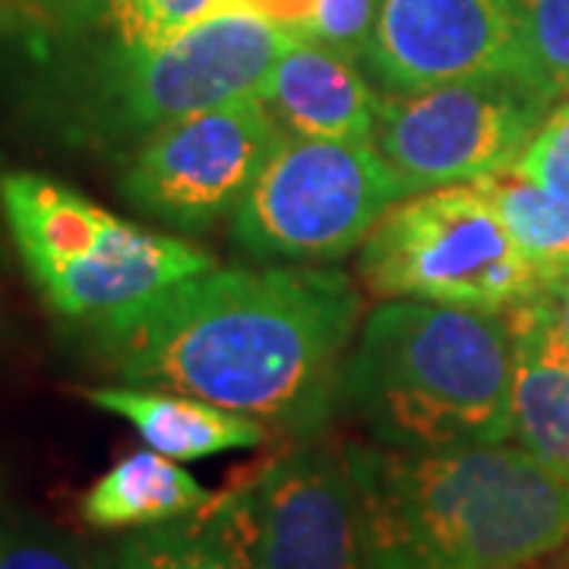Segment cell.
<instances>
[{
	"label": "cell",
	"instance_id": "ac0fdd59",
	"mask_svg": "<svg viewBox=\"0 0 569 569\" xmlns=\"http://www.w3.org/2000/svg\"><path fill=\"white\" fill-rule=\"evenodd\" d=\"M96 569H247L206 503L164 526L130 531Z\"/></svg>",
	"mask_w": 569,
	"mask_h": 569
},
{
	"label": "cell",
	"instance_id": "3957f363",
	"mask_svg": "<svg viewBox=\"0 0 569 569\" xmlns=\"http://www.w3.org/2000/svg\"><path fill=\"white\" fill-rule=\"evenodd\" d=\"M516 342L503 313L389 301L348 348L336 406L377 443L456 449L512 437Z\"/></svg>",
	"mask_w": 569,
	"mask_h": 569
},
{
	"label": "cell",
	"instance_id": "44dd1931",
	"mask_svg": "<svg viewBox=\"0 0 569 569\" xmlns=\"http://www.w3.org/2000/svg\"><path fill=\"white\" fill-rule=\"evenodd\" d=\"M377 10H380V0H320V13H317L310 41L358 61L373 32Z\"/></svg>",
	"mask_w": 569,
	"mask_h": 569
},
{
	"label": "cell",
	"instance_id": "5b68a950",
	"mask_svg": "<svg viewBox=\"0 0 569 569\" xmlns=\"http://www.w3.org/2000/svg\"><path fill=\"white\" fill-rule=\"evenodd\" d=\"M0 209L29 282L77 326L111 320L216 260L181 238L123 222L70 183L39 171L0 174Z\"/></svg>",
	"mask_w": 569,
	"mask_h": 569
},
{
	"label": "cell",
	"instance_id": "5bb4252c",
	"mask_svg": "<svg viewBox=\"0 0 569 569\" xmlns=\"http://www.w3.org/2000/svg\"><path fill=\"white\" fill-rule=\"evenodd\" d=\"M503 317L516 342L512 437L569 481V346L550 320L541 291Z\"/></svg>",
	"mask_w": 569,
	"mask_h": 569
},
{
	"label": "cell",
	"instance_id": "ffe728a7",
	"mask_svg": "<svg viewBox=\"0 0 569 569\" xmlns=\"http://www.w3.org/2000/svg\"><path fill=\"white\" fill-rule=\"evenodd\" d=\"M516 171L553 197L569 200V102L557 104L531 133L529 146L516 159Z\"/></svg>",
	"mask_w": 569,
	"mask_h": 569
},
{
	"label": "cell",
	"instance_id": "2e32d148",
	"mask_svg": "<svg viewBox=\"0 0 569 569\" xmlns=\"http://www.w3.org/2000/svg\"><path fill=\"white\" fill-rule=\"evenodd\" d=\"M209 490L174 459L156 449L123 456L82 493L80 516L102 531H137L193 516L212 500Z\"/></svg>",
	"mask_w": 569,
	"mask_h": 569
},
{
	"label": "cell",
	"instance_id": "7a4b0ae2",
	"mask_svg": "<svg viewBox=\"0 0 569 569\" xmlns=\"http://www.w3.org/2000/svg\"><path fill=\"white\" fill-rule=\"evenodd\" d=\"M346 449L370 569H526L569 545V481L522 447Z\"/></svg>",
	"mask_w": 569,
	"mask_h": 569
},
{
	"label": "cell",
	"instance_id": "4fadbf2b",
	"mask_svg": "<svg viewBox=\"0 0 569 569\" xmlns=\"http://www.w3.org/2000/svg\"><path fill=\"white\" fill-rule=\"evenodd\" d=\"M263 99L295 133L373 142L383 99L351 58L317 41H291L263 86Z\"/></svg>",
	"mask_w": 569,
	"mask_h": 569
},
{
	"label": "cell",
	"instance_id": "9a60e30c",
	"mask_svg": "<svg viewBox=\"0 0 569 569\" xmlns=\"http://www.w3.org/2000/svg\"><path fill=\"white\" fill-rule=\"evenodd\" d=\"M89 406L123 418L149 449L174 462H193L222 452L257 449L269 440L263 421L209 406L203 399L142 387H82Z\"/></svg>",
	"mask_w": 569,
	"mask_h": 569
},
{
	"label": "cell",
	"instance_id": "30bf717a",
	"mask_svg": "<svg viewBox=\"0 0 569 569\" xmlns=\"http://www.w3.org/2000/svg\"><path fill=\"white\" fill-rule=\"evenodd\" d=\"M550 104L519 77H475L387 96L373 146L408 193L475 183L516 164Z\"/></svg>",
	"mask_w": 569,
	"mask_h": 569
},
{
	"label": "cell",
	"instance_id": "603a6c76",
	"mask_svg": "<svg viewBox=\"0 0 569 569\" xmlns=\"http://www.w3.org/2000/svg\"><path fill=\"white\" fill-rule=\"evenodd\" d=\"M0 569H92L73 548L36 531L0 535Z\"/></svg>",
	"mask_w": 569,
	"mask_h": 569
},
{
	"label": "cell",
	"instance_id": "cb8c5ba5",
	"mask_svg": "<svg viewBox=\"0 0 569 569\" xmlns=\"http://www.w3.org/2000/svg\"><path fill=\"white\" fill-rule=\"evenodd\" d=\"M541 301L548 307L550 320L557 326V332L563 336V342L569 346V279H550L541 288Z\"/></svg>",
	"mask_w": 569,
	"mask_h": 569
},
{
	"label": "cell",
	"instance_id": "e0dca14e",
	"mask_svg": "<svg viewBox=\"0 0 569 569\" xmlns=\"http://www.w3.org/2000/svg\"><path fill=\"white\" fill-rule=\"evenodd\" d=\"M497 212L512 244L545 279H563L569 272V200L529 181L509 164L471 183Z\"/></svg>",
	"mask_w": 569,
	"mask_h": 569
},
{
	"label": "cell",
	"instance_id": "8fae6325",
	"mask_svg": "<svg viewBox=\"0 0 569 569\" xmlns=\"http://www.w3.org/2000/svg\"><path fill=\"white\" fill-rule=\"evenodd\" d=\"M361 61L389 96L475 77L529 82L512 0H380Z\"/></svg>",
	"mask_w": 569,
	"mask_h": 569
},
{
	"label": "cell",
	"instance_id": "4316f807",
	"mask_svg": "<svg viewBox=\"0 0 569 569\" xmlns=\"http://www.w3.org/2000/svg\"><path fill=\"white\" fill-rule=\"evenodd\" d=\"M563 279H569V272H567V276H563Z\"/></svg>",
	"mask_w": 569,
	"mask_h": 569
},
{
	"label": "cell",
	"instance_id": "6da1fadb",
	"mask_svg": "<svg viewBox=\"0 0 569 569\" xmlns=\"http://www.w3.org/2000/svg\"><path fill=\"white\" fill-rule=\"evenodd\" d=\"M342 269H209L111 320L82 326L123 387L168 389L288 430L320 433L358 336Z\"/></svg>",
	"mask_w": 569,
	"mask_h": 569
},
{
	"label": "cell",
	"instance_id": "484cf974",
	"mask_svg": "<svg viewBox=\"0 0 569 569\" xmlns=\"http://www.w3.org/2000/svg\"><path fill=\"white\" fill-rule=\"evenodd\" d=\"M526 569H569V545L563 548V553L557 550V553H550L545 560H538V563H531Z\"/></svg>",
	"mask_w": 569,
	"mask_h": 569
},
{
	"label": "cell",
	"instance_id": "9c48e42d",
	"mask_svg": "<svg viewBox=\"0 0 569 569\" xmlns=\"http://www.w3.org/2000/svg\"><path fill=\"white\" fill-rule=\"evenodd\" d=\"M282 118L263 96L190 114L121 159L118 190L137 212L203 234L234 216L282 142Z\"/></svg>",
	"mask_w": 569,
	"mask_h": 569
},
{
	"label": "cell",
	"instance_id": "277c9868",
	"mask_svg": "<svg viewBox=\"0 0 569 569\" xmlns=\"http://www.w3.org/2000/svg\"><path fill=\"white\" fill-rule=\"evenodd\" d=\"M291 41L257 17L212 13L156 51L44 70L39 114L58 140L121 162L168 123L263 96Z\"/></svg>",
	"mask_w": 569,
	"mask_h": 569
},
{
	"label": "cell",
	"instance_id": "52a82bcc",
	"mask_svg": "<svg viewBox=\"0 0 569 569\" xmlns=\"http://www.w3.org/2000/svg\"><path fill=\"white\" fill-rule=\"evenodd\" d=\"M406 197L373 142L284 133L238 206L231 238L253 260L326 263L365 244Z\"/></svg>",
	"mask_w": 569,
	"mask_h": 569
},
{
	"label": "cell",
	"instance_id": "d4e9b609",
	"mask_svg": "<svg viewBox=\"0 0 569 569\" xmlns=\"http://www.w3.org/2000/svg\"><path fill=\"white\" fill-rule=\"evenodd\" d=\"M26 3H29V0H0V36L13 26V20L20 17Z\"/></svg>",
	"mask_w": 569,
	"mask_h": 569
},
{
	"label": "cell",
	"instance_id": "ba28073f",
	"mask_svg": "<svg viewBox=\"0 0 569 569\" xmlns=\"http://www.w3.org/2000/svg\"><path fill=\"white\" fill-rule=\"evenodd\" d=\"M247 569H370L348 449L313 437L209 500Z\"/></svg>",
	"mask_w": 569,
	"mask_h": 569
},
{
	"label": "cell",
	"instance_id": "7402d4cb",
	"mask_svg": "<svg viewBox=\"0 0 569 569\" xmlns=\"http://www.w3.org/2000/svg\"><path fill=\"white\" fill-rule=\"evenodd\" d=\"M212 13H244L276 26L288 39L310 41L320 0H216ZM209 13V17H212Z\"/></svg>",
	"mask_w": 569,
	"mask_h": 569
},
{
	"label": "cell",
	"instance_id": "8992f818",
	"mask_svg": "<svg viewBox=\"0 0 569 569\" xmlns=\"http://www.w3.org/2000/svg\"><path fill=\"white\" fill-rule=\"evenodd\" d=\"M358 269L370 291L392 301L485 313H509L548 284L471 183L392 206L367 234Z\"/></svg>",
	"mask_w": 569,
	"mask_h": 569
},
{
	"label": "cell",
	"instance_id": "d6986e66",
	"mask_svg": "<svg viewBox=\"0 0 569 569\" xmlns=\"http://www.w3.org/2000/svg\"><path fill=\"white\" fill-rule=\"evenodd\" d=\"M526 77L548 99L569 96V0H512Z\"/></svg>",
	"mask_w": 569,
	"mask_h": 569
},
{
	"label": "cell",
	"instance_id": "7c38bea8",
	"mask_svg": "<svg viewBox=\"0 0 569 569\" xmlns=\"http://www.w3.org/2000/svg\"><path fill=\"white\" fill-rule=\"evenodd\" d=\"M216 0H29L7 36H22L44 70L146 54L212 13Z\"/></svg>",
	"mask_w": 569,
	"mask_h": 569
}]
</instances>
